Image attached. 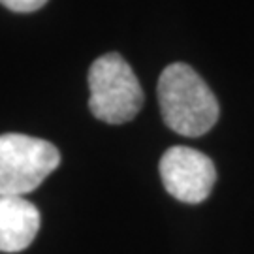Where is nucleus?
<instances>
[{
    "mask_svg": "<svg viewBox=\"0 0 254 254\" xmlns=\"http://www.w3.org/2000/svg\"><path fill=\"white\" fill-rule=\"evenodd\" d=\"M158 106L166 127L187 137L203 136L218 121V102L189 64L166 66L158 77Z\"/></svg>",
    "mask_w": 254,
    "mask_h": 254,
    "instance_id": "nucleus-1",
    "label": "nucleus"
},
{
    "mask_svg": "<svg viewBox=\"0 0 254 254\" xmlns=\"http://www.w3.org/2000/svg\"><path fill=\"white\" fill-rule=\"evenodd\" d=\"M89 108L108 125H123L139 113L143 91L130 64L119 53L102 55L89 70Z\"/></svg>",
    "mask_w": 254,
    "mask_h": 254,
    "instance_id": "nucleus-2",
    "label": "nucleus"
},
{
    "mask_svg": "<svg viewBox=\"0 0 254 254\" xmlns=\"http://www.w3.org/2000/svg\"><path fill=\"white\" fill-rule=\"evenodd\" d=\"M59 149L25 134L0 136V196H21L36 190L59 168Z\"/></svg>",
    "mask_w": 254,
    "mask_h": 254,
    "instance_id": "nucleus-3",
    "label": "nucleus"
},
{
    "mask_svg": "<svg viewBox=\"0 0 254 254\" xmlns=\"http://www.w3.org/2000/svg\"><path fill=\"white\" fill-rule=\"evenodd\" d=\"M166 190L183 203H201L207 200L217 181L215 164L207 154L192 147H170L158 164Z\"/></svg>",
    "mask_w": 254,
    "mask_h": 254,
    "instance_id": "nucleus-4",
    "label": "nucleus"
},
{
    "mask_svg": "<svg viewBox=\"0 0 254 254\" xmlns=\"http://www.w3.org/2000/svg\"><path fill=\"white\" fill-rule=\"evenodd\" d=\"M40 232V211L21 196H0V253L25 251Z\"/></svg>",
    "mask_w": 254,
    "mask_h": 254,
    "instance_id": "nucleus-5",
    "label": "nucleus"
},
{
    "mask_svg": "<svg viewBox=\"0 0 254 254\" xmlns=\"http://www.w3.org/2000/svg\"><path fill=\"white\" fill-rule=\"evenodd\" d=\"M0 4L11 11H17V13H30V11L44 8L47 0H0Z\"/></svg>",
    "mask_w": 254,
    "mask_h": 254,
    "instance_id": "nucleus-6",
    "label": "nucleus"
}]
</instances>
